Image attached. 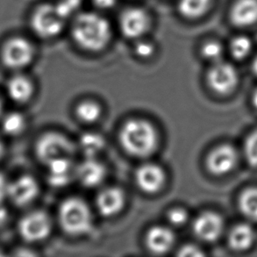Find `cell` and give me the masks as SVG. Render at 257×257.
<instances>
[{
  "mask_svg": "<svg viewBox=\"0 0 257 257\" xmlns=\"http://www.w3.org/2000/svg\"><path fill=\"white\" fill-rule=\"evenodd\" d=\"M47 180L54 187H63L76 177V166L71 158H61L48 164Z\"/></svg>",
  "mask_w": 257,
  "mask_h": 257,
  "instance_id": "2e32d148",
  "label": "cell"
},
{
  "mask_svg": "<svg viewBox=\"0 0 257 257\" xmlns=\"http://www.w3.org/2000/svg\"><path fill=\"white\" fill-rule=\"evenodd\" d=\"M204 252L195 245H185L181 247L177 255L179 256L198 257L203 256Z\"/></svg>",
  "mask_w": 257,
  "mask_h": 257,
  "instance_id": "1f68e13d",
  "label": "cell"
},
{
  "mask_svg": "<svg viewBox=\"0 0 257 257\" xmlns=\"http://www.w3.org/2000/svg\"><path fill=\"white\" fill-rule=\"evenodd\" d=\"M7 143H6V138L0 133V164L5 160V158L7 157Z\"/></svg>",
  "mask_w": 257,
  "mask_h": 257,
  "instance_id": "e575fe53",
  "label": "cell"
},
{
  "mask_svg": "<svg viewBox=\"0 0 257 257\" xmlns=\"http://www.w3.org/2000/svg\"><path fill=\"white\" fill-rule=\"evenodd\" d=\"M34 46L27 39L14 37L4 43L0 50V62L6 69L21 72L35 59Z\"/></svg>",
  "mask_w": 257,
  "mask_h": 257,
  "instance_id": "8992f818",
  "label": "cell"
},
{
  "mask_svg": "<svg viewBox=\"0 0 257 257\" xmlns=\"http://www.w3.org/2000/svg\"><path fill=\"white\" fill-rule=\"evenodd\" d=\"M146 243L149 249L154 254H165L173 247L175 234L167 226H153L147 233Z\"/></svg>",
  "mask_w": 257,
  "mask_h": 257,
  "instance_id": "d6986e66",
  "label": "cell"
},
{
  "mask_svg": "<svg viewBox=\"0 0 257 257\" xmlns=\"http://www.w3.org/2000/svg\"><path fill=\"white\" fill-rule=\"evenodd\" d=\"M225 227L224 219L214 212H205L197 217L193 223V231L199 240L214 242L222 235Z\"/></svg>",
  "mask_w": 257,
  "mask_h": 257,
  "instance_id": "4fadbf2b",
  "label": "cell"
},
{
  "mask_svg": "<svg viewBox=\"0 0 257 257\" xmlns=\"http://www.w3.org/2000/svg\"><path fill=\"white\" fill-rule=\"evenodd\" d=\"M75 153V144L59 133H46L35 142V157L46 166L57 159L71 158Z\"/></svg>",
  "mask_w": 257,
  "mask_h": 257,
  "instance_id": "277c9868",
  "label": "cell"
},
{
  "mask_svg": "<svg viewBox=\"0 0 257 257\" xmlns=\"http://www.w3.org/2000/svg\"><path fill=\"white\" fill-rule=\"evenodd\" d=\"M38 181L30 174H21L8 180L7 201L16 208H27L38 198Z\"/></svg>",
  "mask_w": 257,
  "mask_h": 257,
  "instance_id": "ba28073f",
  "label": "cell"
},
{
  "mask_svg": "<svg viewBox=\"0 0 257 257\" xmlns=\"http://www.w3.org/2000/svg\"><path fill=\"white\" fill-rule=\"evenodd\" d=\"M212 0H179L178 12L187 20L204 17L212 7Z\"/></svg>",
  "mask_w": 257,
  "mask_h": 257,
  "instance_id": "7402d4cb",
  "label": "cell"
},
{
  "mask_svg": "<svg viewBox=\"0 0 257 257\" xmlns=\"http://www.w3.org/2000/svg\"><path fill=\"white\" fill-rule=\"evenodd\" d=\"M105 177L106 169L95 157H86L76 166V177L84 187H97L104 182Z\"/></svg>",
  "mask_w": 257,
  "mask_h": 257,
  "instance_id": "9a60e30c",
  "label": "cell"
},
{
  "mask_svg": "<svg viewBox=\"0 0 257 257\" xmlns=\"http://www.w3.org/2000/svg\"><path fill=\"white\" fill-rule=\"evenodd\" d=\"M238 205L245 218L257 222V187L244 190L239 197Z\"/></svg>",
  "mask_w": 257,
  "mask_h": 257,
  "instance_id": "603a6c76",
  "label": "cell"
},
{
  "mask_svg": "<svg viewBox=\"0 0 257 257\" xmlns=\"http://www.w3.org/2000/svg\"><path fill=\"white\" fill-rule=\"evenodd\" d=\"M251 100H252V104H253V106L255 108V110L257 111V89L254 90V93L252 95V97H251Z\"/></svg>",
  "mask_w": 257,
  "mask_h": 257,
  "instance_id": "8d00e7d4",
  "label": "cell"
},
{
  "mask_svg": "<svg viewBox=\"0 0 257 257\" xmlns=\"http://www.w3.org/2000/svg\"><path fill=\"white\" fill-rule=\"evenodd\" d=\"M67 20L56 5L44 4L33 13L30 24L33 31L39 37L53 39L61 35Z\"/></svg>",
  "mask_w": 257,
  "mask_h": 257,
  "instance_id": "5b68a950",
  "label": "cell"
},
{
  "mask_svg": "<svg viewBox=\"0 0 257 257\" xmlns=\"http://www.w3.org/2000/svg\"><path fill=\"white\" fill-rule=\"evenodd\" d=\"M256 234L254 228L246 223L238 224L230 230L228 246L235 252H244L254 246Z\"/></svg>",
  "mask_w": 257,
  "mask_h": 257,
  "instance_id": "44dd1931",
  "label": "cell"
},
{
  "mask_svg": "<svg viewBox=\"0 0 257 257\" xmlns=\"http://www.w3.org/2000/svg\"><path fill=\"white\" fill-rule=\"evenodd\" d=\"M239 73L231 63L219 61L213 63L207 73V83L215 93L228 95L239 84Z\"/></svg>",
  "mask_w": 257,
  "mask_h": 257,
  "instance_id": "9c48e42d",
  "label": "cell"
},
{
  "mask_svg": "<svg viewBox=\"0 0 257 257\" xmlns=\"http://www.w3.org/2000/svg\"><path fill=\"white\" fill-rule=\"evenodd\" d=\"M77 117L84 123H94L101 115V107L97 102L91 100L81 102L77 107Z\"/></svg>",
  "mask_w": 257,
  "mask_h": 257,
  "instance_id": "484cf974",
  "label": "cell"
},
{
  "mask_svg": "<svg viewBox=\"0 0 257 257\" xmlns=\"http://www.w3.org/2000/svg\"><path fill=\"white\" fill-rule=\"evenodd\" d=\"M119 142L122 148L133 157H150L157 150L158 135L150 122L133 118L122 126Z\"/></svg>",
  "mask_w": 257,
  "mask_h": 257,
  "instance_id": "7a4b0ae2",
  "label": "cell"
},
{
  "mask_svg": "<svg viewBox=\"0 0 257 257\" xmlns=\"http://www.w3.org/2000/svg\"><path fill=\"white\" fill-rule=\"evenodd\" d=\"M189 214L185 209L182 207H174L171 209L167 214V219L171 225L181 226L187 222Z\"/></svg>",
  "mask_w": 257,
  "mask_h": 257,
  "instance_id": "f546056e",
  "label": "cell"
},
{
  "mask_svg": "<svg viewBox=\"0 0 257 257\" xmlns=\"http://www.w3.org/2000/svg\"><path fill=\"white\" fill-rule=\"evenodd\" d=\"M105 145L104 140L102 136L94 134L87 133L81 136L79 141V149L85 157H95L97 154L100 153Z\"/></svg>",
  "mask_w": 257,
  "mask_h": 257,
  "instance_id": "cb8c5ba5",
  "label": "cell"
},
{
  "mask_svg": "<svg viewBox=\"0 0 257 257\" xmlns=\"http://www.w3.org/2000/svg\"><path fill=\"white\" fill-rule=\"evenodd\" d=\"M35 92L34 82L26 74L14 72L7 78L3 93L7 100L18 105H24L32 100Z\"/></svg>",
  "mask_w": 257,
  "mask_h": 257,
  "instance_id": "8fae6325",
  "label": "cell"
},
{
  "mask_svg": "<svg viewBox=\"0 0 257 257\" xmlns=\"http://www.w3.org/2000/svg\"><path fill=\"white\" fill-rule=\"evenodd\" d=\"M59 221L65 233L79 236L89 233L92 227V215L86 203L78 198H69L61 204Z\"/></svg>",
  "mask_w": 257,
  "mask_h": 257,
  "instance_id": "3957f363",
  "label": "cell"
},
{
  "mask_svg": "<svg viewBox=\"0 0 257 257\" xmlns=\"http://www.w3.org/2000/svg\"><path fill=\"white\" fill-rule=\"evenodd\" d=\"M10 210L6 202L0 201V229L7 226L10 221Z\"/></svg>",
  "mask_w": 257,
  "mask_h": 257,
  "instance_id": "d6a6232c",
  "label": "cell"
},
{
  "mask_svg": "<svg viewBox=\"0 0 257 257\" xmlns=\"http://www.w3.org/2000/svg\"><path fill=\"white\" fill-rule=\"evenodd\" d=\"M245 160L250 167L257 168V129L247 136L243 146Z\"/></svg>",
  "mask_w": 257,
  "mask_h": 257,
  "instance_id": "83f0119b",
  "label": "cell"
},
{
  "mask_svg": "<svg viewBox=\"0 0 257 257\" xmlns=\"http://www.w3.org/2000/svg\"><path fill=\"white\" fill-rule=\"evenodd\" d=\"M253 49V43L250 39L240 35L231 41L229 45L230 54L234 59L244 60L250 55Z\"/></svg>",
  "mask_w": 257,
  "mask_h": 257,
  "instance_id": "d4e9b609",
  "label": "cell"
},
{
  "mask_svg": "<svg viewBox=\"0 0 257 257\" xmlns=\"http://www.w3.org/2000/svg\"><path fill=\"white\" fill-rule=\"evenodd\" d=\"M165 181V172L157 164H143L136 172V184L142 191L149 194H155L160 191L164 187Z\"/></svg>",
  "mask_w": 257,
  "mask_h": 257,
  "instance_id": "5bb4252c",
  "label": "cell"
},
{
  "mask_svg": "<svg viewBox=\"0 0 257 257\" xmlns=\"http://www.w3.org/2000/svg\"><path fill=\"white\" fill-rule=\"evenodd\" d=\"M92 3L100 10H109L116 6L117 0H92Z\"/></svg>",
  "mask_w": 257,
  "mask_h": 257,
  "instance_id": "836d02e7",
  "label": "cell"
},
{
  "mask_svg": "<svg viewBox=\"0 0 257 257\" xmlns=\"http://www.w3.org/2000/svg\"><path fill=\"white\" fill-rule=\"evenodd\" d=\"M135 52L137 56L143 59H148L153 56L156 52V47L153 42H150L145 39L137 40L135 46Z\"/></svg>",
  "mask_w": 257,
  "mask_h": 257,
  "instance_id": "f1b7e54d",
  "label": "cell"
},
{
  "mask_svg": "<svg viewBox=\"0 0 257 257\" xmlns=\"http://www.w3.org/2000/svg\"><path fill=\"white\" fill-rule=\"evenodd\" d=\"M71 35L81 49L98 52L107 47L112 36L111 24L96 13H82L74 20Z\"/></svg>",
  "mask_w": 257,
  "mask_h": 257,
  "instance_id": "6da1fadb",
  "label": "cell"
},
{
  "mask_svg": "<svg viewBox=\"0 0 257 257\" xmlns=\"http://www.w3.org/2000/svg\"><path fill=\"white\" fill-rule=\"evenodd\" d=\"M230 21L237 28H248L257 23V0H235L230 9Z\"/></svg>",
  "mask_w": 257,
  "mask_h": 257,
  "instance_id": "ac0fdd59",
  "label": "cell"
},
{
  "mask_svg": "<svg viewBox=\"0 0 257 257\" xmlns=\"http://www.w3.org/2000/svg\"><path fill=\"white\" fill-rule=\"evenodd\" d=\"M125 198L121 189L109 187L97 195L96 199L98 212L104 217H111L118 214L125 205Z\"/></svg>",
  "mask_w": 257,
  "mask_h": 257,
  "instance_id": "e0dca14e",
  "label": "cell"
},
{
  "mask_svg": "<svg viewBox=\"0 0 257 257\" xmlns=\"http://www.w3.org/2000/svg\"><path fill=\"white\" fill-rule=\"evenodd\" d=\"M119 29L125 38L139 40L145 36L151 27V19L146 10L140 7H130L122 13Z\"/></svg>",
  "mask_w": 257,
  "mask_h": 257,
  "instance_id": "30bf717a",
  "label": "cell"
},
{
  "mask_svg": "<svg viewBox=\"0 0 257 257\" xmlns=\"http://www.w3.org/2000/svg\"><path fill=\"white\" fill-rule=\"evenodd\" d=\"M6 99L7 98L5 97L3 92L0 91V118L5 113V111H7V109H6Z\"/></svg>",
  "mask_w": 257,
  "mask_h": 257,
  "instance_id": "d590c367",
  "label": "cell"
},
{
  "mask_svg": "<svg viewBox=\"0 0 257 257\" xmlns=\"http://www.w3.org/2000/svg\"><path fill=\"white\" fill-rule=\"evenodd\" d=\"M238 163V152L230 144H221L208 154L205 164L210 173L222 177L234 170Z\"/></svg>",
  "mask_w": 257,
  "mask_h": 257,
  "instance_id": "7c38bea8",
  "label": "cell"
},
{
  "mask_svg": "<svg viewBox=\"0 0 257 257\" xmlns=\"http://www.w3.org/2000/svg\"><path fill=\"white\" fill-rule=\"evenodd\" d=\"M252 70L254 71V73L255 74V76H257V56H255L253 64H252Z\"/></svg>",
  "mask_w": 257,
  "mask_h": 257,
  "instance_id": "74e56055",
  "label": "cell"
},
{
  "mask_svg": "<svg viewBox=\"0 0 257 257\" xmlns=\"http://www.w3.org/2000/svg\"><path fill=\"white\" fill-rule=\"evenodd\" d=\"M28 125V118L22 111H6L0 118V133L6 139H15L24 135Z\"/></svg>",
  "mask_w": 257,
  "mask_h": 257,
  "instance_id": "ffe728a7",
  "label": "cell"
},
{
  "mask_svg": "<svg viewBox=\"0 0 257 257\" xmlns=\"http://www.w3.org/2000/svg\"><path fill=\"white\" fill-rule=\"evenodd\" d=\"M200 54L202 57L212 63L222 61L224 49L221 43L217 41H208L201 46Z\"/></svg>",
  "mask_w": 257,
  "mask_h": 257,
  "instance_id": "4316f807",
  "label": "cell"
},
{
  "mask_svg": "<svg viewBox=\"0 0 257 257\" xmlns=\"http://www.w3.org/2000/svg\"><path fill=\"white\" fill-rule=\"evenodd\" d=\"M52 230L49 214L41 210H33L21 216L17 222L19 236L28 243H36L48 238Z\"/></svg>",
  "mask_w": 257,
  "mask_h": 257,
  "instance_id": "52a82bcc",
  "label": "cell"
},
{
  "mask_svg": "<svg viewBox=\"0 0 257 257\" xmlns=\"http://www.w3.org/2000/svg\"><path fill=\"white\" fill-rule=\"evenodd\" d=\"M80 0H61L56 4L63 15L69 19L71 14H74L80 6Z\"/></svg>",
  "mask_w": 257,
  "mask_h": 257,
  "instance_id": "4dcf8cb0",
  "label": "cell"
}]
</instances>
